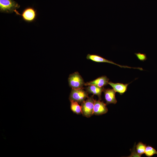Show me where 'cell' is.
<instances>
[{
  "mask_svg": "<svg viewBox=\"0 0 157 157\" xmlns=\"http://www.w3.org/2000/svg\"><path fill=\"white\" fill-rule=\"evenodd\" d=\"M88 86L86 88L87 92L88 93H91L97 96L99 100H101V99L102 93L104 89V87H100L95 85H90Z\"/></svg>",
  "mask_w": 157,
  "mask_h": 157,
  "instance_id": "obj_10",
  "label": "cell"
},
{
  "mask_svg": "<svg viewBox=\"0 0 157 157\" xmlns=\"http://www.w3.org/2000/svg\"><path fill=\"white\" fill-rule=\"evenodd\" d=\"M88 59L90 60L94 61L99 63H111L117 65L121 67L127 68H133L139 69L141 70H143L142 68L141 67H132L127 66H122L117 64L112 61L108 60L98 55L95 54H88L86 56Z\"/></svg>",
  "mask_w": 157,
  "mask_h": 157,
  "instance_id": "obj_6",
  "label": "cell"
},
{
  "mask_svg": "<svg viewBox=\"0 0 157 157\" xmlns=\"http://www.w3.org/2000/svg\"><path fill=\"white\" fill-rule=\"evenodd\" d=\"M103 92L104 94L106 105L110 104H115L117 103V100L115 97L116 92L113 89H104Z\"/></svg>",
  "mask_w": 157,
  "mask_h": 157,
  "instance_id": "obj_8",
  "label": "cell"
},
{
  "mask_svg": "<svg viewBox=\"0 0 157 157\" xmlns=\"http://www.w3.org/2000/svg\"><path fill=\"white\" fill-rule=\"evenodd\" d=\"M68 81L69 86L72 89H74L83 88L85 83L83 79L78 72L70 74Z\"/></svg>",
  "mask_w": 157,
  "mask_h": 157,
  "instance_id": "obj_5",
  "label": "cell"
},
{
  "mask_svg": "<svg viewBox=\"0 0 157 157\" xmlns=\"http://www.w3.org/2000/svg\"><path fill=\"white\" fill-rule=\"evenodd\" d=\"M144 154L147 156L150 157L157 154V151L152 147L148 145L146 146Z\"/></svg>",
  "mask_w": 157,
  "mask_h": 157,
  "instance_id": "obj_14",
  "label": "cell"
},
{
  "mask_svg": "<svg viewBox=\"0 0 157 157\" xmlns=\"http://www.w3.org/2000/svg\"><path fill=\"white\" fill-rule=\"evenodd\" d=\"M108 84L112 87L116 92H117L120 95H122L126 91L128 85L130 83L124 84L120 83H114L109 82Z\"/></svg>",
  "mask_w": 157,
  "mask_h": 157,
  "instance_id": "obj_11",
  "label": "cell"
},
{
  "mask_svg": "<svg viewBox=\"0 0 157 157\" xmlns=\"http://www.w3.org/2000/svg\"><path fill=\"white\" fill-rule=\"evenodd\" d=\"M20 7V6L14 0H0L1 12L12 13Z\"/></svg>",
  "mask_w": 157,
  "mask_h": 157,
  "instance_id": "obj_2",
  "label": "cell"
},
{
  "mask_svg": "<svg viewBox=\"0 0 157 157\" xmlns=\"http://www.w3.org/2000/svg\"><path fill=\"white\" fill-rule=\"evenodd\" d=\"M135 54L138 59L140 61H144L147 59V56L145 54L141 53H135Z\"/></svg>",
  "mask_w": 157,
  "mask_h": 157,
  "instance_id": "obj_15",
  "label": "cell"
},
{
  "mask_svg": "<svg viewBox=\"0 0 157 157\" xmlns=\"http://www.w3.org/2000/svg\"><path fill=\"white\" fill-rule=\"evenodd\" d=\"M88 97V93L83 88L72 89L69 96L70 100H73L79 103H81Z\"/></svg>",
  "mask_w": 157,
  "mask_h": 157,
  "instance_id": "obj_3",
  "label": "cell"
},
{
  "mask_svg": "<svg viewBox=\"0 0 157 157\" xmlns=\"http://www.w3.org/2000/svg\"><path fill=\"white\" fill-rule=\"evenodd\" d=\"M14 12L17 15L21 16L24 21L28 23L34 22L37 15L36 10L31 7H28L24 9L22 14L19 13L17 10H15Z\"/></svg>",
  "mask_w": 157,
  "mask_h": 157,
  "instance_id": "obj_4",
  "label": "cell"
},
{
  "mask_svg": "<svg viewBox=\"0 0 157 157\" xmlns=\"http://www.w3.org/2000/svg\"><path fill=\"white\" fill-rule=\"evenodd\" d=\"M109 79L106 76L100 77L96 79L85 83L84 85H95L100 87H103L108 84Z\"/></svg>",
  "mask_w": 157,
  "mask_h": 157,
  "instance_id": "obj_9",
  "label": "cell"
},
{
  "mask_svg": "<svg viewBox=\"0 0 157 157\" xmlns=\"http://www.w3.org/2000/svg\"><path fill=\"white\" fill-rule=\"evenodd\" d=\"M146 145L141 142H140L136 145V151L138 155L141 156L144 154Z\"/></svg>",
  "mask_w": 157,
  "mask_h": 157,
  "instance_id": "obj_13",
  "label": "cell"
},
{
  "mask_svg": "<svg viewBox=\"0 0 157 157\" xmlns=\"http://www.w3.org/2000/svg\"><path fill=\"white\" fill-rule=\"evenodd\" d=\"M95 100L93 95L85 100L81 103L82 114L83 116L89 118L93 115V110Z\"/></svg>",
  "mask_w": 157,
  "mask_h": 157,
  "instance_id": "obj_1",
  "label": "cell"
},
{
  "mask_svg": "<svg viewBox=\"0 0 157 157\" xmlns=\"http://www.w3.org/2000/svg\"><path fill=\"white\" fill-rule=\"evenodd\" d=\"M106 104L100 100H95L94 104L93 115H100L106 113L108 109Z\"/></svg>",
  "mask_w": 157,
  "mask_h": 157,
  "instance_id": "obj_7",
  "label": "cell"
},
{
  "mask_svg": "<svg viewBox=\"0 0 157 157\" xmlns=\"http://www.w3.org/2000/svg\"><path fill=\"white\" fill-rule=\"evenodd\" d=\"M71 102L70 108L72 111L77 114H82L81 106H80L77 102L70 100Z\"/></svg>",
  "mask_w": 157,
  "mask_h": 157,
  "instance_id": "obj_12",
  "label": "cell"
}]
</instances>
